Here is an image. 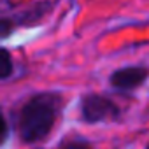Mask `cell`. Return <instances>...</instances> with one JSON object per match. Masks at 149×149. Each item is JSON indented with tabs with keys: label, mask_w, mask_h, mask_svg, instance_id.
Returning a JSON list of instances; mask_svg holds the SVG:
<instances>
[{
	"label": "cell",
	"mask_w": 149,
	"mask_h": 149,
	"mask_svg": "<svg viewBox=\"0 0 149 149\" xmlns=\"http://www.w3.org/2000/svg\"><path fill=\"white\" fill-rule=\"evenodd\" d=\"M56 118V98L51 95L33 97L21 112L19 133L26 142L42 140L53 128Z\"/></svg>",
	"instance_id": "6da1fadb"
},
{
	"label": "cell",
	"mask_w": 149,
	"mask_h": 149,
	"mask_svg": "<svg viewBox=\"0 0 149 149\" xmlns=\"http://www.w3.org/2000/svg\"><path fill=\"white\" fill-rule=\"evenodd\" d=\"M118 116V107L98 95H90L83 100V118L88 123H98Z\"/></svg>",
	"instance_id": "7a4b0ae2"
},
{
	"label": "cell",
	"mask_w": 149,
	"mask_h": 149,
	"mask_svg": "<svg viewBox=\"0 0 149 149\" xmlns=\"http://www.w3.org/2000/svg\"><path fill=\"white\" fill-rule=\"evenodd\" d=\"M147 79V70L142 67L119 68L111 76V84L118 90H133Z\"/></svg>",
	"instance_id": "3957f363"
},
{
	"label": "cell",
	"mask_w": 149,
	"mask_h": 149,
	"mask_svg": "<svg viewBox=\"0 0 149 149\" xmlns=\"http://www.w3.org/2000/svg\"><path fill=\"white\" fill-rule=\"evenodd\" d=\"M11 70H13V61L7 51L0 49V79H6L11 76Z\"/></svg>",
	"instance_id": "277c9868"
},
{
	"label": "cell",
	"mask_w": 149,
	"mask_h": 149,
	"mask_svg": "<svg viewBox=\"0 0 149 149\" xmlns=\"http://www.w3.org/2000/svg\"><path fill=\"white\" fill-rule=\"evenodd\" d=\"M11 30H13L11 21H7V19H0V37L9 35V33H11Z\"/></svg>",
	"instance_id": "5b68a950"
},
{
	"label": "cell",
	"mask_w": 149,
	"mask_h": 149,
	"mask_svg": "<svg viewBox=\"0 0 149 149\" xmlns=\"http://www.w3.org/2000/svg\"><path fill=\"white\" fill-rule=\"evenodd\" d=\"M7 139V123L4 119V114L0 112V144Z\"/></svg>",
	"instance_id": "8992f818"
},
{
	"label": "cell",
	"mask_w": 149,
	"mask_h": 149,
	"mask_svg": "<svg viewBox=\"0 0 149 149\" xmlns=\"http://www.w3.org/2000/svg\"><path fill=\"white\" fill-rule=\"evenodd\" d=\"M61 149H90V146L84 144V142H68Z\"/></svg>",
	"instance_id": "52a82bcc"
},
{
	"label": "cell",
	"mask_w": 149,
	"mask_h": 149,
	"mask_svg": "<svg viewBox=\"0 0 149 149\" xmlns=\"http://www.w3.org/2000/svg\"><path fill=\"white\" fill-rule=\"evenodd\" d=\"M147 149H149V146H147Z\"/></svg>",
	"instance_id": "ba28073f"
}]
</instances>
